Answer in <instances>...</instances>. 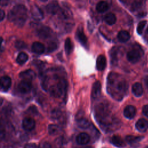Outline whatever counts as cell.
<instances>
[{"mask_svg": "<svg viewBox=\"0 0 148 148\" xmlns=\"http://www.w3.org/2000/svg\"><path fill=\"white\" fill-rule=\"evenodd\" d=\"M128 84L120 75L110 72L107 78V90L110 95L116 100L120 101L127 94Z\"/></svg>", "mask_w": 148, "mask_h": 148, "instance_id": "1", "label": "cell"}, {"mask_svg": "<svg viewBox=\"0 0 148 148\" xmlns=\"http://www.w3.org/2000/svg\"><path fill=\"white\" fill-rule=\"evenodd\" d=\"M77 124L80 128L86 129L89 127L90 122L84 117H79L77 119Z\"/></svg>", "mask_w": 148, "mask_h": 148, "instance_id": "23", "label": "cell"}, {"mask_svg": "<svg viewBox=\"0 0 148 148\" xmlns=\"http://www.w3.org/2000/svg\"><path fill=\"white\" fill-rule=\"evenodd\" d=\"M130 38V35L128 32L125 30L120 31L117 34V39L121 42H126Z\"/></svg>", "mask_w": 148, "mask_h": 148, "instance_id": "21", "label": "cell"}, {"mask_svg": "<svg viewBox=\"0 0 148 148\" xmlns=\"http://www.w3.org/2000/svg\"><path fill=\"white\" fill-rule=\"evenodd\" d=\"M65 50L66 53V54L69 55L70 54L73 50V45L71 42V40L69 38H67L65 41Z\"/></svg>", "mask_w": 148, "mask_h": 148, "instance_id": "27", "label": "cell"}, {"mask_svg": "<svg viewBox=\"0 0 148 148\" xmlns=\"http://www.w3.org/2000/svg\"><path fill=\"white\" fill-rule=\"evenodd\" d=\"M123 113L127 119H132L136 114V108L132 105H128L124 108Z\"/></svg>", "mask_w": 148, "mask_h": 148, "instance_id": "14", "label": "cell"}, {"mask_svg": "<svg viewBox=\"0 0 148 148\" xmlns=\"http://www.w3.org/2000/svg\"><path fill=\"white\" fill-rule=\"evenodd\" d=\"M90 140L89 135L86 132H81L78 134L76 138V142L80 145H83L88 143Z\"/></svg>", "mask_w": 148, "mask_h": 148, "instance_id": "10", "label": "cell"}, {"mask_svg": "<svg viewBox=\"0 0 148 148\" xmlns=\"http://www.w3.org/2000/svg\"><path fill=\"white\" fill-rule=\"evenodd\" d=\"M32 51L38 54H42L45 50V47L43 44L39 42H35L32 43L31 46Z\"/></svg>", "mask_w": 148, "mask_h": 148, "instance_id": "16", "label": "cell"}, {"mask_svg": "<svg viewBox=\"0 0 148 148\" xmlns=\"http://www.w3.org/2000/svg\"><path fill=\"white\" fill-rule=\"evenodd\" d=\"M145 148H148V146H147V147H146Z\"/></svg>", "mask_w": 148, "mask_h": 148, "instance_id": "43", "label": "cell"}, {"mask_svg": "<svg viewBox=\"0 0 148 148\" xmlns=\"http://www.w3.org/2000/svg\"><path fill=\"white\" fill-rule=\"evenodd\" d=\"M35 127V121L34 119L31 117H25L22 121L23 128L27 131H30L32 130Z\"/></svg>", "mask_w": 148, "mask_h": 148, "instance_id": "8", "label": "cell"}, {"mask_svg": "<svg viewBox=\"0 0 148 148\" xmlns=\"http://www.w3.org/2000/svg\"><path fill=\"white\" fill-rule=\"evenodd\" d=\"M48 131L50 135H56L60 131V127L56 124H50L48 127Z\"/></svg>", "mask_w": 148, "mask_h": 148, "instance_id": "29", "label": "cell"}, {"mask_svg": "<svg viewBox=\"0 0 148 148\" xmlns=\"http://www.w3.org/2000/svg\"><path fill=\"white\" fill-rule=\"evenodd\" d=\"M105 21L109 25H113L116 21V17L112 13H108L104 17Z\"/></svg>", "mask_w": 148, "mask_h": 148, "instance_id": "25", "label": "cell"}, {"mask_svg": "<svg viewBox=\"0 0 148 148\" xmlns=\"http://www.w3.org/2000/svg\"><path fill=\"white\" fill-rule=\"evenodd\" d=\"M145 84L147 86V87H148V76H146L145 79Z\"/></svg>", "mask_w": 148, "mask_h": 148, "instance_id": "40", "label": "cell"}, {"mask_svg": "<svg viewBox=\"0 0 148 148\" xmlns=\"http://www.w3.org/2000/svg\"><path fill=\"white\" fill-rule=\"evenodd\" d=\"M143 139L142 137L140 136H135L132 135H128L125 138V140L129 144H133L136 142H139Z\"/></svg>", "mask_w": 148, "mask_h": 148, "instance_id": "28", "label": "cell"}, {"mask_svg": "<svg viewBox=\"0 0 148 148\" xmlns=\"http://www.w3.org/2000/svg\"><path fill=\"white\" fill-rule=\"evenodd\" d=\"M101 90V83L99 81H96L93 84L92 91H91V96L94 99H97L100 96Z\"/></svg>", "mask_w": 148, "mask_h": 148, "instance_id": "17", "label": "cell"}, {"mask_svg": "<svg viewBox=\"0 0 148 148\" xmlns=\"http://www.w3.org/2000/svg\"><path fill=\"white\" fill-rule=\"evenodd\" d=\"M26 44L24 42L21 40H17L15 43V47L17 49H24L26 48Z\"/></svg>", "mask_w": 148, "mask_h": 148, "instance_id": "33", "label": "cell"}, {"mask_svg": "<svg viewBox=\"0 0 148 148\" xmlns=\"http://www.w3.org/2000/svg\"><path fill=\"white\" fill-rule=\"evenodd\" d=\"M10 0H1V5L2 6H7L9 3Z\"/></svg>", "mask_w": 148, "mask_h": 148, "instance_id": "38", "label": "cell"}, {"mask_svg": "<svg viewBox=\"0 0 148 148\" xmlns=\"http://www.w3.org/2000/svg\"><path fill=\"white\" fill-rule=\"evenodd\" d=\"M40 1L42 2H46L47 0H40Z\"/></svg>", "mask_w": 148, "mask_h": 148, "instance_id": "42", "label": "cell"}, {"mask_svg": "<svg viewBox=\"0 0 148 148\" xmlns=\"http://www.w3.org/2000/svg\"><path fill=\"white\" fill-rule=\"evenodd\" d=\"M76 35H77V39L80 42V43L83 45H86L87 42V39L82 29H77Z\"/></svg>", "mask_w": 148, "mask_h": 148, "instance_id": "22", "label": "cell"}, {"mask_svg": "<svg viewBox=\"0 0 148 148\" xmlns=\"http://www.w3.org/2000/svg\"><path fill=\"white\" fill-rule=\"evenodd\" d=\"M57 44L55 42H50L47 46V51L48 52H53L57 48Z\"/></svg>", "mask_w": 148, "mask_h": 148, "instance_id": "32", "label": "cell"}, {"mask_svg": "<svg viewBox=\"0 0 148 148\" xmlns=\"http://www.w3.org/2000/svg\"><path fill=\"white\" fill-rule=\"evenodd\" d=\"M141 53L136 49H132L129 51L127 54V58L128 61L132 64L138 62L141 58Z\"/></svg>", "mask_w": 148, "mask_h": 148, "instance_id": "6", "label": "cell"}, {"mask_svg": "<svg viewBox=\"0 0 148 148\" xmlns=\"http://www.w3.org/2000/svg\"><path fill=\"white\" fill-rule=\"evenodd\" d=\"M28 55L24 52H21L18 54L17 57L16 58V61L18 64L22 65L24 64L28 60Z\"/></svg>", "mask_w": 148, "mask_h": 148, "instance_id": "26", "label": "cell"}, {"mask_svg": "<svg viewBox=\"0 0 148 148\" xmlns=\"http://www.w3.org/2000/svg\"><path fill=\"white\" fill-rule=\"evenodd\" d=\"M46 9L48 13L51 14H56L59 12L60 8L59 7L58 3L56 1H53L49 3L46 6Z\"/></svg>", "mask_w": 148, "mask_h": 148, "instance_id": "13", "label": "cell"}, {"mask_svg": "<svg viewBox=\"0 0 148 148\" xmlns=\"http://www.w3.org/2000/svg\"><path fill=\"white\" fill-rule=\"evenodd\" d=\"M110 142L114 146L119 148L124 147L125 146L124 141L119 135H113L110 139Z\"/></svg>", "mask_w": 148, "mask_h": 148, "instance_id": "18", "label": "cell"}, {"mask_svg": "<svg viewBox=\"0 0 148 148\" xmlns=\"http://www.w3.org/2000/svg\"><path fill=\"white\" fill-rule=\"evenodd\" d=\"M146 23H147V21L146 20H143V21H140L138 23L137 27H136V31L138 34L141 35L142 34L144 28L146 24Z\"/></svg>", "mask_w": 148, "mask_h": 148, "instance_id": "31", "label": "cell"}, {"mask_svg": "<svg viewBox=\"0 0 148 148\" xmlns=\"http://www.w3.org/2000/svg\"><path fill=\"white\" fill-rule=\"evenodd\" d=\"M5 17V12L3 10H1V12H0V18H1V21H2L3 18Z\"/></svg>", "mask_w": 148, "mask_h": 148, "instance_id": "39", "label": "cell"}, {"mask_svg": "<svg viewBox=\"0 0 148 148\" xmlns=\"http://www.w3.org/2000/svg\"><path fill=\"white\" fill-rule=\"evenodd\" d=\"M32 88V83L31 81L27 80H23L18 85V91L23 94L29 92Z\"/></svg>", "mask_w": 148, "mask_h": 148, "instance_id": "7", "label": "cell"}, {"mask_svg": "<svg viewBox=\"0 0 148 148\" xmlns=\"http://www.w3.org/2000/svg\"><path fill=\"white\" fill-rule=\"evenodd\" d=\"M19 76L23 80H27L31 81L36 77V73L32 70L28 69L20 73Z\"/></svg>", "mask_w": 148, "mask_h": 148, "instance_id": "15", "label": "cell"}, {"mask_svg": "<svg viewBox=\"0 0 148 148\" xmlns=\"http://www.w3.org/2000/svg\"><path fill=\"white\" fill-rule=\"evenodd\" d=\"M106 65V58L103 55H99L96 61V66L97 69L98 71H103Z\"/></svg>", "mask_w": 148, "mask_h": 148, "instance_id": "19", "label": "cell"}, {"mask_svg": "<svg viewBox=\"0 0 148 148\" xmlns=\"http://www.w3.org/2000/svg\"><path fill=\"white\" fill-rule=\"evenodd\" d=\"M110 61L113 65L117 62V50L116 48H113L110 51Z\"/></svg>", "mask_w": 148, "mask_h": 148, "instance_id": "30", "label": "cell"}, {"mask_svg": "<svg viewBox=\"0 0 148 148\" xmlns=\"http://www.w3.org/2000/svg\"><path fill=\"white\" fill-rule=\"evenodd\" d=\"M132 92L135 97H140L143 92L142 84L140 83H135L132 86Z\"/></svg>", "mask_w": 148, "mask_h": 148, "instance_id": "20", "label": "cell"}, {"mask_svg": "<svg viewBox=\"0 0 148 148\" xmlns=\"http://www.w3.org/2000/svg\"><path fill=\"white\" fill-rule=\"evenodd\" d=\"M32 18L36 21H40L43 18V12L42 9L36 5H34L31 10Z\"/></svg>", "mask_w": 148, "mask_h": 148, "instance_id": "9", "label": "cell"}, {"mask_svg": "<svg viewBox=\"0 0 148 148\" xmlns=\"http://www.w3.org/2000/svg\"><path fill=\"white\" fill-rule=\"evenodd\" d=\"M60 116H61V111L57 109L53 110L51 112V116L54 119H58Z\"/></svg>", "mask_w": 148, "mask_h": 148, "instance_id": "34", "label": "cell"}, {"mask_svg": "<svg viewBox=\"0 0 148 148\" xmlns=\"http://www.w3.org/2000/svg\"><path fill=\"white\" fill-rule=\"evenodd\" d=\"M95 117L101 128L109 131L116 127L117 122L112 117L107 103H101L95 108Z\"/></svg>", "mask_w": 148, "mask_h": 148, "instance_id": "2", "label": "cell"}, {"mask_svg": "<svg viewBox=\"0 0 148 148\" xmlns=\"http://www.w3.org/2000/svg\"><path fill=\"white\" fill-rule=\"evenodd\" d=\"M146 32H147V34H146V39H147V40H148V29H147Z\"/></svg>", "mask_w": 148, "mask_h": 148, "instance_id": "41", "label": "cell"}, {"mask_svg": "<svg viewBox=\"0 0 148 148\" xmlns=\"http://www.w3.org/2000/svg\"><path fill=\"white\" fill-rule=\"evenodd\" d=\"M27 14V10L24 5L21 4L17 5L9 12L8 18L18 27H22L26 21Z\"/></svg>", "mask_w": 148, "mask_h": 148, "instance_id": "3", "label": "cell"}, {"mask_svg": "<svg viewBox=\"0 0 148 148\" xmlns=\"http://www.w3.org/2000/svg\"><path fill=\"white\" fill-rule=\"evenodd\" d=\"M39 148H51V146L49 142H43L40 144Z\"/></svg>", "mask_w": 148, "mask_h": 148, "instance_id": "35", "label": "cell"}, {"mask_svg": "<svg viewBox=\"0 0 148 148\" xmlns=\"http://www.w3.org/2000/svg\"><path fill=\"white\" fill-rule=\"evenodd\" d=\"M109 8V5L108 3L105 1H102L99 2L96 6V9L99 13H103L106 12Z\"/></svg>", "mask_w": 148, "mask_h": 148, "instance_id": "24", "label": "cell"}, {"mask_svg": "<svg viewBox=\"0 0 148 148\" xmlns=\"http://www.w3.org/2000/svg\"><path fill=\"white\" fill-rule=\"evenodd\" d=\"M12 80L10 77L3 76L1 79V88L3 91H8L11 86Z\"/></svg>", "mask_w": 148, "mask_h": 148, "instance_id": "12", "label": "cell"}, {"mask_svg": "<svg viewBox=\"0 0 148 148\" xmlns=\"http://www.w3.org/2000/svg\"><path fill=\"white\" fill-rule=\"evenodd\" d=\"M36 34L39 38L46 39L51 36L52 34V31L49 27L45 25H42L37 27L36 29Z\"/></svg>", "mask_w": 148, "mask_h": 148, "instance_id": "5", "label": "cell"}, {"mask_svg": "<svg viewBox=\"0 0 148 148\" xmlns=\"http://www.w3.org/2000/svg\"><path fill=\"white\" fill-rule=\"evenodd\" d=\"M142 112L145 116L148 117V105H146L143 106Z\"/></svg>", "mask_w": 148, "mask_h": 148, "instance_id": "36", "label": "cell"}, {"mask_svg": "<svg viewBox=\"0 0 148 148\" xmlns=\"http://www.w3.org/2000/svg\"><path fill=\"white\" fill-rule=\"evenodd\" d=\"M23 148H36V145L33 143H27L24 146Z\"/></svg>", "mask_w": 148, "mask_h": 148, "instance_id": "37", "label": "cell"}, {"mask_svg": "<svg viewBox=\"0 0 148 148\" xmlns=\"http://www.w3.org/2000/svg\"><path fill=\"white\" fill-rule=\"evenodd\" d=\"M67 84L66 82L62 78H58L56 84H52L49 86L47 90H49L50 94L54 97H61L65 94V91L66 90Z\"/></svg>", "mask_w": 148, "mask_h": 148, "instance_id": "4", "label": "cell"}, {"mask_svg": "<svg viewBox=\"0 0 148 148\" xmlns=\"http://www.w3.org/2000/svg\"><path fill=\"white\" fill-rule=\"evenodd\" d=\"M135 127L139 132H145L148 129V121L145 119H140L136 121Z\"/></svg>", "mask_w": 148, "mask_h": 148, "instance_id": "11", "label": "cell"}]
</instances>
